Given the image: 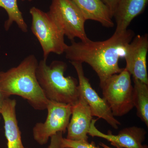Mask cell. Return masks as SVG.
Here are the masks:
<instances>
[{"mask_svg": "<svg viewBox=\"0 0 148 148\" xmlns=\"http://www.w3.org/2000/svg\"><path fill=\"white\" fill-rule=\"evenodd\" d=\"M134 36V32L127 29L115 32L110 38L102 41H72L65 50L66 57L70 62L89 65L98 76L101 87L111 76L123 70L119 67V61L124 57L126 46Z\"/></svg>", "mask_w": 148, "mask_h": 148, "instance_id": "cell-1", "label": "cell"}, {"mask_svg": "<svg viewBox=\"0 0 148 148\" xmlns=\"http://www.w3.org/2000/svg\"><path fill=\"white\" fill-rule=\"evenodd\" d=\"M38 64L36 56L30 55L16 67L0 72V90L4 98L17 95L27 100L35 110H46L49 100L37 80Z\"/></svg>", "mask_w": 148, "mask_h": 148, "instance_id": "cell-2", "label": "cell"}, {"mask_svg": "<svg viewBox=\"0 0 148 148\" xmlns=\"http://www.w3.org/2000/svg\"><path fill=\"white\" fill-rule=\"evenodd\" d=\"M41 60L36 75L38 82L49 100L73 106L79 101L78 81L72 76L65 77L67 65L64 61H54L50 65Z\"/></svg>", "mask_w": 148, "mask_h": 148, "instance_id": "cell-3", "label": "cell"}, {"mask_svg": "<svg viewBox=\"0 0 148 148\" xmlns=\"http://www.w3.org/2000/svg\"><path fill=\"white\" fill-rule=\"evenodd\" d=\"M32 16V31L41 46L43 60L47 61L50 53L62 54L67 48L64 34L48 12L33 7L30 10Z\"/></svg>", "mask_w": 148, "mask_h": 148, "instance_id": "cell-4", "label": "cell"}, {"mask_svg": "<svg viewBox=\"0 0 148 148\" xmlns=\"http://www.w3.org/2000/svg\"><path fill=\"white\" fill-rule=\"evenodd\" d=\"M131 75L125 69L111 76L101 87L103 98L114 116L126 114L134 108Z\"/></svg>", "mask_w": 148, "mask_h": 148, "instance_id": "cell-5", "label": "cell"}, {"mask_svg": "<svg viewBox=\"0 0 148 148\" xmlns=\"http://www.w3.org/2000/svg\"><path fill=\"white\" fill-rule=\"evenodd\" d=\"M48 13L71 41L76 38L83 42L90 39L85 29L86 20L72 0H52Z\"/></svg>", "mask_w": 148, "mask_h": 148, "instance_id": "cell-6", "label": "cell"}, {"mask_svg": "<svg viewBox=\"0 0 148 148\" xmlns=\"http://www.w3.org/2000/svg\"><path fill=\"white\" fill-rule=\"evenodd\" d=\"M72 108L73 106L70 104L49 100L45 121L37 123L33 127V137L35 141L43 145L57 132L65 133L71 116Z\"/></svg>", "mask_w": 148, "mask_h": 148, "instance_id": "cell-7", "label": "cell"}, {"mask_svg": "<svg viewBox=\"0 0 148 148\" xmlns=\"http://www.w3.org/2000/svg\"><path fill=\"white\" fill-rule=\"evenodd\" d=\"M70 62L73 66L77 75L79 93L86 101L92 116L102 119L114 129H118L121 123L115 118L106 101L100 97L92 88L89 79L85 76L82 63L75 61Z\"/></svg>", "mask_w": 148, "mask_h": 148, "instance_id": "cell-8", "label": "cell"}, {"mask_svg": "<svg viewBox=\"0 0 148 148\" xmlns=\"http://www.w3.org/2000/svg\"><path fill=\"white\" fill-rule=\"evenodd\" d=\"M148 51V35H138L132 39L125 48L124 58L125 68L133 77L148 85L147 55Z\"/></svg>", "mask_w": 148, "mask_h": 148, "instance_id": "cell-9", "label": "cell"}, {"mask_svg": "<svg viewBox=\"0 0 148 148\" xmlns=\"http://www.w3.org/2000/svg\"><path fill=\"white\" fill-rule=\"evenodd\" d=\"M97 121L98 119H92L91 121L88 134L92 137L106 139L116 148H148L143 145L146 134L144 128L132 126L121 130L117 135H112L111 132L106 134L99 131L95 127Z\"/></svg>", "mask_w": 148, "mask_h": 148, "instance_id": "cell-10", "label": "cell"}, {"mask_svg": "<svg viewBox=\"0 0 148 148\" xmlns=\"http://www.w3.org/2000/svg\"><path fill=\"white\" fill-rule=\"evenodd\" d=\"M71 118L67 127L66 139L88 141L92 116L83 96L79 93V101L73 106Z\"/></svg>", "mask_w": 148, "mask_h": 148, "instance_id": "cell-11", "label": "cell"}, {"mask_svg": "<svg viewBox=\"0 0 148 148\" xmlns=\"http://www.w3.org/2000/svg\"><path fill=\"white\" fill-rule=\"evenodd\" d=\"M16 100L5 98L0 112L4 121L5 134L7 140V148H26L22 143L16 119Z\"/></svg>", "mask_w": 148, "mask_h": 148, "instance_id": "cell-12", "label": "cell"}, {"mask_svg": "<svg viewBox=\"0 0 148 148\" xmlns=\"http://www.w3.org/2000/svg\"><path fill=\"white\" fill-rule=\"evenodd\" d=\"M148 0H119L113 15L116 24L115 32H124L132 20L143 13Z\"/></svg>", "mask_w": 148, "mask_h": 148, "instance_id": "cell-13", "label": "cell"}, {"mask_svg": "<svg viewBox=\"0 0 148 148\" xmlns=\"http://www.w3.org/2000/svg\"><path fill=\"white\" fill-rule=\"evenodd\" d=\"M78 8L85 20L99 22L103 27L114 26L112 14L102 0H72Z\"/></svg>", "mask_w": 148, "mask_h": 148, "instance_id": "cell-14", "label": "cell"}, {"mask_svg": "<svg viewBox=\"0 0 148 148\" xmlns=\"http://www.w3.org/2000/svg\"><path fill=\"white\" fill-rule=\"evenodd\" d=\"M133 102L137 116L148 126V85L133 79Z\"/></svg>", "mask_w": 148, "mask_h": 148, "instance_id": "cell-15", "label": "cell"}, {"mask_svg": "<svg viewBox=\"0 0 148 148\" xmlns=\"http://www.w3.org/2000/svg\"><path fill=\"white\" fill-rule=\"evenodd\" d=\"M0 7L5 10L8 15V19L4 24L6 31H8L14 22L22 32H28V26L18 8L17 0H0Z\"/></svg>", "mask_w": 148, "mask_h": 148, "instance_id": "cell-16", "label": "cell"}, {"mask_svg": "<svg viewBox=\"0 0 148 148\" xmlns=\"http://www.w3.org/2000/svg\"><path fill=\"white\" fill-rule=\"evenodd\" d=\"M62 146L64 148H100L92 142L89 143L84 140H72L63 138Z\"/></svg>", "mask_w": 148, "mask_h": 148, "instance_id": "cell-17", "label": "cell"}, {"mask_svg": "<svg viewBox=\"0 0 148 148\" xmlns=\"http://www.w3.org/2000/svg\"><path fill=\"white\" fill-rule=\"evenodd\" d=\"M62 132H58L51 137L50 145L47 148H64L62 146Z\"/></svg>", "mask_w": 148, "mask_h": 148, "instance_id": "cell-18", "label": "cell"}, {"mask_svg": "<svg viewBox=\"0 0 148 148\" xmlns=\"http://www.w3.org/2000/svg\"><path fill=\"white\" fill-rule=\"evenodd\" d=\"M102 1L110 10L113 17L114 12L119 0H102Z\"/></svg>", "mask_w": 148, "mask_h": 148, "instance_id": "cell-19", "label": "cell"}, {"mask_svg": "<svg viewBox=\"0 0 148 148\" xmlns=\"http://www.w3.org/2000/svg\"><path fill=\"white\" fill-rule=\"evenodd\" d=\"M5 98H4L0 90V112H1V109L2 107L3 103L4 101Z\"/></svg>", "mask_w": 148, "mask_h": 148, "instance_id": "cell-20", "label": "cell"}, {"mask_svg": "<svg viewBox=\"0 0 148 148\" xmlns=\"http://www.w3.org/2000/svg\"><path fill=\"white\" fill-rule=\"evenodd\" d=\"M100 145L102 146V147L103 148H111L110 147H109L108 146L106 145L105 144H103V143H101L100 144Z\"/></svg>", "mask_w": 148, "mask_h": 148, "instance_id": "cell-21", "label": "cell"}, {"mask_svg": "<svg viewBox=\"0 0 148 148\" xmlns=\"http://www.w3.org/2000/svg\"><path fill=\"white\" fill-rule=\"evenodd\" d=\"M21 1H28L31 2L32 1H33V0H21Z\"/></svg>", "mask_w": 148, "mask_h": 148, "instance_id": "cell-22", "label": "cell"}, {"mask_svg": "<svg viewBox=\"0 0 148 148\" xmlns=\"http://www.w3.org/2000/svg\"><path fill=\"white\" fill-rule=\"evenodd\" d=\"M1 117H0V121H1Z\"/></svg>", "mask_w": 148, "mask_h": 148, "instance_id": "cell-23", "label": "cell"}]
</instances>
